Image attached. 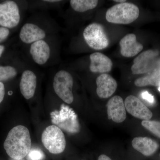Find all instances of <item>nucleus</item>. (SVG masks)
I'll list each match as a JSON object with an SVG mask.
<instances>
[{"mask_svg": "<svg viewBox=\"0 0 160 160\" xmlns=\"http://www.w3.org/2000/svg\"><path fill=\"white\" fill-rule=\"evenodd\" d=\"M107 114L109 120L116 123L122 122L126 118V109L123 99L119 96H115L107 104Z\"/></svg>", "mask_w": 160, "mask_h": 160, "instance_id": "nucleus-10", "label": "nucleus"}, {"mask_svg": "<svg viewBox=\"0 0 160 160\" xmlns=\"http://www.w3.org/2000/svg\"><path fill=\"white\" fill-rule=\"evenodd\" d=\"M142 125L144 128L160 138V121L143 120Z\"/></svg>", "mask_w": 160, "mask_h": 160, "instance_id": "nucleus-21", "label": "nucleus"}, {"mask_svg": "<svg viewBox=\"0 0 160 160\" xmlns=\"http://www.w3.org/2000/svg\"><path fill=\"white\" fill-rule=\"evenodd\" d=\"M114 2H116L122 3L126 2V1H125V0H114Z\"/></svg>", "mask_w": 160, "mask_h": 160, "instance_id": "nucleus-29", "label": "nucleus"}, {"mask_svg": "<svg viewBox=\"0 0 160 160\" xmlns=\"http://www.w3.org/2000/svg\"><path fill=\"white\" fill-rule=\"evenodd\" d=\"M16 69L11 66H0V82L7 81L16 76Z\"/></svg>", "mask_w": 160, "mask_h": 160, "instance_id": "nucleus-20", "label": "nucleus"}, {"mask_svg": "<svg viewBox=\"0 0 160 160\" xmlns=\"http://www.w3.org/2000/svg\"><path fill=\"white\" fill-rule=\"evenodd\" d=\"M11 160H23L22 159H19V160H18V159H12Z\"/></svg>", "mask_w": 160, "mask_h": 160, "instance_id": "nucleus-31", "label": "nucleus"}, {"mask_svg": "<svg viewBox=\"0 0 160 160\" xmlns=\"http://www.w3.org/2000/svg\"><path fill=\"white\" fill-rule=\"evenodd\" d=\"M4 50H5V47L3 46L0 45V58L2 56Z\"/></svg>", "mask_w": 160, "mask_h": 160, "instance_id": "nucleus-27", "label": "nucleus"}, {"mask_svg": "<svg viewBox=\"0 0 160 160\" xmlns=\"http://www.w3.org/2000/svg\"><path fill=\"white\" fill-rule=\"evenodd\" d=\"M20 18L18 6L14 2L0 3V26L7 29L14 28L19 23Z\"/></svg>", "mask_w": 160, "mask_h": 160, "instance_id": "nucleus-7", "label": "nucleus"}, {"mask_svg": "<svg viewBox=\"0 0 160 160\" xmlns=\"http://www.w3.org/2000/svg\"><path fill=\"white\" fill-rule=\"evenodd\" d=\"M44 152L39 148H31L26 156L27 160H43L45 159Z\"/></svg>", "mask_w": 160, "mask_h": 160, "instance_id": "nucleus-22", "label": "nucleus"}, {"mask_svg": "<svg viewBox=\"0 0 160 160\" xmlns=\"http://www.w3.org/2000/svg\"><path fill=\"white\" fill-rule=\"evenodd\" d=\"M73 78L68 72L60 70L55 75L53 87L55 92L62 101L67 104L73 102Z\"/></svg>", "mask_w": 160, "mask_h": 160, "instance_id": "nucleus-6", "label": "nucleus"}, {"mask_svg": "<svg viewBox=\"0 0 160 160\" xmlns=\"http://www.w3.org/2000/svg\"><path fill=\"white\" fill-rule=\"evenodd\" d=\"M158 89L159 91L160 92V85L158 86Z\"/></svg>", "mask_w": 160, "mask_h": 160, "instance_id": "nucleus-30", "label": "nucleus"}, {"mask_svg": "<svg viewBox=\"0 0 160 160\" xmlns=\"http://www.w3.org/2000/svg\"><path fill=\"white\" fill-rule=\"evenodd\" d=\"M96 82L97 86V93L101 98L110 97L117 89L116 81L107 73H103L98 77Z\"/></svg>", "mask_w": 160, "mask_h": 160, "instance_id": "nucleus-11", "label": "nucleus"}, {"mask_svg": "<svg viewBox=\"0 0 160 160\" xmlns=\"http://www.w3.org/2000/svg\"><path fill=\"white\" fill-rule=\"evenodd\" d=\"M83 37L87 45L95 50L106 49L109 44L104 27L101 24L92 23L84 29Z\"/></svg>", "mask_w": 160, "mask_h": 160, "instance_id": "nucleus-5", "label": "nucleus"}, {"mask_svg": "<svg viewBox=\"0 0 160 160\" xmlns=\"http://www.w3.org/2000/svg\"><path fill=\"white\" fill-rule=\"evenodd\" d=\"M141 96L143 99L146 100L150 104H152L154 102V97L152 95L149 93L148 92L146 91L143 92L141 94Z\"/></svg>", "mask_w": 160, "mask_h": 160, "instance_id": "nucleus-24", "label": "nucleus"}, {"mask_svg": "<svg viewBox=\"0 0 160 160\" xmlns=\"http://www.w3.org/2000/svg\"><path fill=\"white\" fill-rule=\"evenodd\" d=\"M158 54L157 50L149 49L139 55L133 60V64L131 67L132 74H143L152 71L154 60Z\"/></svg>", "mask_w": 160, "mask_h": 160, "instance_id": "nucleus-8", "label": "nucleus"}, {"mask_svg": "<svg viewBox=\"0 0 160 160\" xmlns=\"http://www.w3.org/2000/svg\"><path fill=\"white\" fill-rule=\"evenodd\" d=\"M37 83V77L33 72L29 70L23 72L20 81V89L26 99H30L34 95Z\"/></svg>", "mask_w": 160, "mask_h": 160, "instance_id": "nucleus-14", "label": "nucleus"}, {"mask_svg": "<svg viewBox=\"0 0 160 160\" xmlns=\"http://www.w3.org/2000/svg\"><path fill=\"white\" fill-rule=\"evenodd\" d=\"M5 95V86L2 82H0V104L4 99Z\"/></svg>", "mask_w": 160, "mask_h": 160, "instance_id": "nucleus-25", "label": "nucleus"}, {"mask_svg": "<svg viewBox=\"0 0 160 160\" xmlns=\"http://www.w3.org/2000/svg\"><path fill=\"white\" fill-rule=\"evenodd\" d=\"M30 53L35 62L38 65H44L50 57V47L44 40H40L31 44Z\"/></svg>", "mask_w": 160, "mask_h": 160, "instance_id": "nucleus-15", "label": "nucleus"}, {"mask_svg": "<svg viewBox=\"0 0 160 160\" xmlns=\"http://www.w3.org/2000/svg\"><path fill=\"white\" fill-rule=\"evenodd\" d=\"M19 36L23 42L32 44L37 41L42 40L46 37V32L35 24L26 23L21 29Z\"/></svg>", "mask_w": 160, "mask_h": 160, "instance_id": "nucleus-12", "label": "nucleus"}, {"mask_svg": "<svg viewBox=\"0 0 160 160\" xmlns=\"http://www.w3.org/2000/svg\"><path fill=\"white\" fill-rule=\"evenodd\" d=\"M44 2H61V1H58V0H48V1H44Z\"/></svg>", "mask_w": 160, "mask_h": 160, "instance_id": "nucleus-28", "label": "nucleus"}, {"mask_svg": "<svg viewBox=\"0 0 160 160\" xmlns=\"http://www.w3.org/2000/svg\"><path fill=\"white\" fill-rule=\"evenodd\" d=\"M52 122L61 129L70 133H78L80 126L77 115L69 106L62 105L59 110H55L50 113Z\"/></svg>", "mask_w": 160, "mask_h": 160, "instance_id": "nucleus-3", "label": "nucleus"}, {"mask_svg": "<svg viewBox=\"0 0 160 160\" xmlns=\"http://www.w3.org/2000/svg\"><path fill=\"white\" fill-rule=\"evenodd\" d=\"M98 160H112L108 156L105 154L101 155L98 158Z\"/></svg>", "mask_w": 160, "mask_h": 160, "instance_id": "nucleus-26", "label": "nucleus"}, {"mask_svg": "<svg viewBox=\"0 0 160 160\" xmlns=\"http://www.w3.org/2000/svg\"><path fill=\"white\" fill-rule=\"evenodd\" d=\"M43 145L52 154H60L65 150L66 140L62 129L55 125L48 126L42 136Z\"/></svg>", "mask_w": 160, "mask_h": 160, "instance_id": "nucleus-4", "label": "nucleus"}, {"mask_svg": "<svg viewBox=\"0 0 160 160\" xmlns=\"http://www.w3.org/2000/svg\"><path fill=\"white\" fill-rule=\"evenodd\" d=\"M9 34V29L3 27H0V43L6 40Z\"/></svg>", "mask_w": 160, "mask_h": 160, "instance_id": "nucleus-23", "label": "nucleus"}, {"mask_svg": "<svg viewBox=\"0 0 160 160\" xmlns=\"http://www.w3.org/2000/svg\"><path fill=\"white\" fill-rule=\"evenodd\" d=\"M140 11L138 7L129 2L120 3L108 9L106 18L109 22L127 25L133 22L138 18Z\"/></svg>", "mask_w": 160, "mask_h": 160, "instance_id": "nucleus-2", "label": "nucleus"}, {"mask_svg": "<svg viewBox=\"0 0 160 160\" xmlns=\"http://www.w3.org/2000/svg\"><path fill=\"white\" fill-rule=\"evenodd\" d=\"M97 0H71L70 6L75 11L78 12H85L93 9L97 6Z\"/></svg>", "mask_w": 160, "mask_h": 160, "instance_id": "nucleus-19", "label": "nucleus"}, {"mask_svg": "<svg viewBox=\"0 0 160 160\" xmlns=\"http://www.w3.org/2000/svg\"><path fill=\"white\" fill-rule=\"evenodd\" d=\"M124 103L126 110L134 117L143 120H149L152 117V112L136 97L129 96Z\"/></svg>", "mask_w": 160, "mask_h": 160, "instance_id": "nucleus-9", "label": "nucleus"}, {"mask_svg": "<svg viewBox=\"0 0 160 160\" xmlns=\"http://www.w3.org/2000/svg\"><path fill=\"white\" fill-rule=\"evenodd\" d=\"M132 145L136 150L145 156H150L154 154L158 149L159 145L154 140L148 137L134 138Z\"/></svg>", "mask_w": 160, "mask_h": 160, "instance_id": "nucleus-17", "label": "nucleus"}, {"mask_svg": "<svg viewBox=\"0 0 160 160\" xmlns=\"http://www.w3.org/2000/svg\"><path fill=\"white\" fill-rule=\"evenodd\" d=\"M135 85L138 87L147 86H159L160 85V69L149 72L146 75L135 81Z\"/></svg>", "mask_w": 160, "mask_h": 160, "instance_id": "nucleus-18", "label": "nucleus"}, {"mask_svg": "<svg viewBox=\"0 0 160 160\" xmlns=\"http://www.w3.org/2000/svg\"><path fill=\"white\" fill-rule=\"evenodd\" d=\"M89 69L92 72L105 73L111 70L112 62L107 56L101 52H96L90 55Z\"/></svg>", "mask_w": 160, "mask_h": 160, "instance_id": "nucleus-16", "label": "nucleus"}, {"mask_svg": "<svg viewBox=\"0 0 160 160\" xmlns=\"http://www.w3.org/2000/svg\"><path fill=\"white\" fill-rule=\"evenodd\" d=\"M121 54L126 58L133 57L142 51L143 46L137 41L136 36L133 33L128 34L120 42Z\"/></svg>", "mask_w": 160, "mask_h": 160, "instance_id": "nucleus-13", "label": "nucleus"}, {"mask_svg": "<svg viewBox=\"0 0 160 160\" xmlns=\"http://www.w3.org/2000/svg\"><path fill=\"white\" fill-rule=\"evenodd\" d=\"M29 129L23 126L13 127L8 133L4 143L6 153L12 159H23L31 149Z\"/></svg>", "mask_w": 160, "mask_h": 160, "instance_id": "nucleus-1", "label": "nucleus"}]
</instances>
